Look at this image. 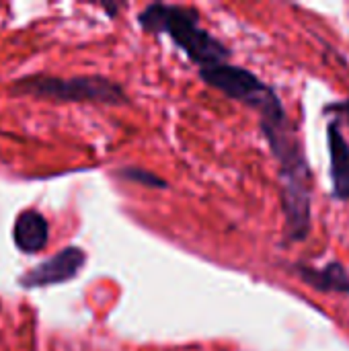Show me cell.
Segmentation results:
<instances>
[{
	"mask_svg": "<svg viewBox=\"0 0 349 351\" xmlns=\"http://www.w3.org/2000/svg\"><path fill=\"white\" fill-rule=\"evenodd\" d=\"M261 132L280 167L286 234L292 243H300L313 224V175L304 146L284 107L261 117Z\"/></svg>",
	"mask_w": 349,
	"mask_h": 351,
	"instance_id": "1",
	"label": "cell"
},
{
	"mask_svg": "<svg viewBox=\"0 0 349 351\" xmlns=\"http://www.w3.org/2000/svg\"><path fill=\"white\" fill-rule=\"evenodd\" d=\"M140 25L146 31L169 35L202 68L224 64L228 58V49L200 25V16L189 8L152 4L140 12Z\"/></svg>",
	"mask_w": 349,
	"mask_h": 351,
	"instance_id": "2",
	"label": "cell"
},
{
	"mask_svg": "<svg viewBox=\"0 0 349 351\" xmlns=\"http://www.w3.org/2000/svg\"><path fill=\"white\" fill-rule=\"evenodd\" d=\"M14 95H29L35 99L49 101H70V103H105L121 105L125 103V93L119 84L103 76H27L12 84Z\"/></svg>",
	"mask_w": 349,
	"mask_h": 351,
	"instance_id": "3",
	"label": "cell"
},
{
	"mask_svg": "<svg viewBox=\"0 0 349 351\" xmlns=\"http://www.w3.org/2000/svg\"><path fill=\"white\" fill-rule=\"evenodd\" d=\"M200 76L204 78V82H208L212 88L224 93L228 99H234V101L259 111V117L269 115L284 107L280 97L276 95V90L247 68L230 66L224 62V64L202 68Z\"/></svg>",
	"mask_w": 349,
	"mask_h": 351,
	"instance_id": "4",
	"label": "cell"
},
{
	"mask_svg": "<svg viewBox=\"0 0 349 351\" xmlns=\"http://www.w3.org/2000/svg\"><path fill=\"white\" fill-rule=\"evenodd\" d=\"M84 259H86V255L78 247L62 249L60 253H56L53 257L45 259L35 269L27 271L21 278V284L25 288H43V286H56V284L70 282L82 269Z\"/></svg>",
	"mask_w": 349,
	"mask_h": 351,
	"instance_id": "5",
	"label": "cell"
},
{
	"mask_svg": "<svg viewBox=\"0 0 349 351\" xmlns=\"http://www.w3.org/2000/svg\"><path fill=\"white\" fill-rule=\"evenodd\" d=\"M327 142H329V173H331V187L333 197L339 202H349V142L341 132L337 119H333L327 128Z\"/></svg>",
	"mask_w": 349,
	"mask_h": 351,
	"instance_id": "6",
	"label": "cell"
},
{
	"mask_svg": "<svg viewBox=\"0 0 349 351\" xmlns=\"http://www.w3.org/2000/svg\"><path fill=\"white\" fill-rule=\"evenodd\" d=\"M296 276L311 288L323 294H349V271L339 263L331 261L325 267H313L298 263L294 267Z\"/></svg>",
	"mask_w": 349,
	"mask_h": 351,
	"instance_id": "7",
	"label": "cell"
},
{
	"mask_svg": "<svg viewBox=\"0 0 349 351\" xmlns=\"http://www.w3.org/2000/svg\"><path fill=\"white\" fill-rule=\"evenodd\" d=\"M12 239L19 251L31 255V253H39L47 241H49V226L47 220L35 212V210H27L23 212L16 222H14V230H12Z\"/></svg>",
	"mask_w": 349,
	"mask_h": 351,
	"instance_id": "8",
	"label": "cell"
},
{
	"mask_svg": "<svg viewBox=\"0 0 349 351\" xmlns=\"http://www.w3.org/2000/svg\"><path fill=\"white\" fill-rule=\"evenodd\" d=\"M123 179H128V181H136V183H142V185H146V187H165V181L163 179H158L156 175H152V173H148V171H142V169H123L121 173H119Z\"/></svg>",
	"mask_w": 349,
	"mask_h": 351,
	"instance_id": "9",
	"label": "cell"
},
{
	"mask_svg": "<svg viewBox=\"0 0 349 351\" xmlns=\"http://www.w3.org/2000/svg\"><path fill=\"white\" fill-rule=\"evenodd\" d=\"M331 109H337V111H341V113H346V117H348V123H349V99L346 103H335Z\"/></svg>",
	"mask_w": 349,
	"mask_h": 351,
	"instance_id": "10",
	"label": "cell"
}]
</instances>
